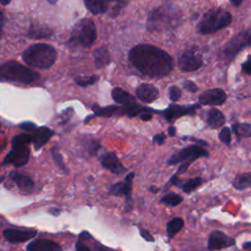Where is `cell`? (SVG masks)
<instances>
[{
    "instance_id": "1",
    "label": "cell",
    "mask_w": 251,
    "mask_h": 251,
    "mask_svg": "<svg viewBox=\"0 0 251 251\" xmlns=\"http://www.w3.org/2000/svg\"><path fill=\"white\" fill-rule=\"evenodd\" d=\"M132 66L150 77H163L174 69L173 58L163 49L151 44H138L128 53Z\"/></svg>"
},
{
    "instance_id": "2",
    "label": "cell",
    "mask_w": 251,
    "mask_h": 251,
    "mask_svg": "<svg viewBox=\"0 0 251 251\" xmlns=\"http://www.w3.org/2000/svg\"><path fill=\"white\" fill-rule=\"evenodd\" d=\"M57 59L54 47L46 43H37L26 48L23 53V60L30 67L49 69Z\"/></svg>"
},
{
    "instance_id": "3",
    "label": "cell",
    "mask_w": 251,
    "mask_h": 251,
    "mask_svg": "<svg viewBox=\"0 0 251 251\" xmlns=\"http://www.w3.org/2000/svg\"><path fill=\"white\" fill-rule=\"evenodd\" d=\"M180 11L173 6H161L154 9L148 16L147 29L151 31L174 28L179 25Z\"/></svg>"
},
{
    "instance_id": "4",
    "label": "cell",
    "mask_w": 251,
    "mask_h": 251,
    "mask_svg": "<svg viewBox=\"0 0 251 251\" xmlns=\"http://www.w3.org/2000/svg\"><path fill=\"white\" fill-rule=\"evenodd\" d=\"M231 22V15L221 8H213L204 14L199 24L197 25V31L201 34H209L218 31Z\"/></svg>"
},
{
    "instance_id": "5",
    "label": "cell",
    "mask_w": 251,
    "mask_h": 251,
    "mask_svg": "<svg viewBox=\"0 0 251 251\" xmlns=\"http://www.w3.org/2000/svg\"><path fill=\"white\" fill-rule=\"evenodd\" d=\"M1 78L9 81H16L22 83H31L37 80L40 75L38 73L31 71L18 62H6L1 66Z\"/></svg>"
},
{
    "instance_id": "6",
    "label": "cell",
    "mask_w": 251,
    "mask_h": 251,
    "mask_svg": "<svg viewBox=\"0 0 251 251\" xmlns=\"http://www.w3.org/2000/svg\"><path fill=\"white\" fill-rule=\"evenodd\" d=\"M96 27L90 19H82L74 26L70 42L78 44L82 47H90L96 39Z\"/></svg>"
},
{
    "instance_id": "7",
    "label": "cell",
    "mask_w": 251,
    "mask_h": 251,
    "mask_svg": "<svg viewBox=\"0 0 251 251\" xmlns=\"http://www.w3.org/2000/svg\"><path fill=\"white\" fill-rule=\"evenodd\" d=\"M251 44V29L244 30L231 38L224 47L221 56L226 62L231 61L243 48Z\"/></svg>"
},
{
    "instance_id": "8",
    "label": "cell",
    "mask_w": 251,
    "mask_h": 251,
    "mask_svg": "<svg viewBox=\"0 0 251 251\" xmlns=\"http://www.w3.org/2000/svg\"><path fill=\"white\" fill-rule=\"evenodd\" d=\"M208 155H209L208 152L202 147L197 145H190L172 155V157L168 161V164L176 165L178 163H185L190 165L192 162H194L198 158L207 157Z\"/></svg>"
},
{
    "instance_id": "9",
    "label": "cell",
    "mask_w": 251,
    "mask_h": 251,
    "mask_svg": "<svg viewBox=\"0 0 251 251\" xmlns=\"http://www.w3.org/2000/svg\"><path fill=\"white\" fill-rule=\"evenodd\" d=\"M203 64L202 57L193 50L183 52L178 58V67L182 72H193Z\"/></svg>"
},
{
    "instance_id": "10",
    "label": "cell",
    "mask_w": 251,
    "mask_h": 251,
    "mask_svg": "<svg viewBox=\"0 0 251 251\" xmlns=\"http://www.w3.org/2000/svg\"><path fill=\"white\" fill-rule=\"evenodd\" d=\"M29 152L27 146H12V150L7 154L3 161V166L10 164L15 167L24 166L29 158Z\"/></svg>"
},
{
    "instance_id": "11",
    "label": "cell",
    "mask_w": 251,
    "mask_h": 251,
    "mask_svg": "<svg viewBox=\"0 0 251 251\" xmlns=\"http://www.w3.org/2000/svg\"><path fill=\"white\" fill-rule=\"evenodd\" d=\"M235 244V240L232 237L227 236L221 230H214L208 239V248L210 250H218L226 247H230Z\"/></svg>"
},
{
    "instance_id": "12",
    "label": "cell",
    "mask_w": 251,
    "mask_h": 251,
    "mask_svg": "<svg viewBox=\"0 0 251 251\" xmlns=\"http://www.w3.org/2000/svg\"><path fill=\"white\" fill-rule=\"evenodd\" d=\"M200 108L199 104L188 105V106H180V105H171L164 112L163 115L168 121H173L177 119L178 117L184 115H194L196 109Z\"/></svg>"
},
{
    "instance_id": "13",
    "label": "cell",
    "mask_w": 251,
    "mask_h": 251,
    "mask_svg": "<svg viewBox=\"0 0 251 251\" xmlns=\"http://www.w3.org/2000/svg\"><path fill=\"white\" fill-rule=\"evenodd\" d=\"M226 99V92L220 88L206 90L199 96V102L203 105H222Z\"/></svg>"
},
{
    "instance_id": "14",
    "label": "cell",
    "mask_w": 251,
    "mask_h": 251,
    "mask_svg": "<svg viewBox=\"0 0 251 251\" xmlns=\"http://www.w3.org/2000/svg\"><path fill=\"white\" fill-rule=\"evenodd\" d=\"M35 235V230H25L18 228H6L3 230V236L5 237V239L12 243L25 242L28 239L33 238Z\"/></svg>"
},
{
    "instance_id": "15",
    "label": "cell",
    "mask_w": 251,
    "mask_h": 251,
    "mask_svg": "<svg viewBox=\"0 0 251 251\" xmlns=\"http://www.w3.org/2000/svg\"><path fill=\"white\" fill-rule=\"evenodd\" d=\"M101 165L112 172L115 175H122L126 172V168L123 166V164L120 162L118 157L113 152H106L104 153L101 158Z\"/></svg>"
},
{
    "instance_id": "16",
    "label": "cell",
    "mask_w": 251,
    "mask_h": 251,
    "mask_svg": "<svg viewBox=\"0 0 251 251\" xmlns=\"http://www.w3.org/2000/svg\"><path fill=\"white\" fill-rule=\"evenodd\" d=\"M27 251H62L61 246L49 239H34L27 246Z\"/></svg>"
},
{
    "instance_id": "17",
    "label": "cell",
    "mask_w": 251,
    "mask_h": 251,
    "mask_svg": "<svg viewBox=\"0 0 251 251\" xmlns=\"http://www.w3.org/2000/svg\"><path fill=\"white\" fill-rule=\"evenodd\" d=\"M136 96L145 103H151L155 101L159 96L158 89L149 83H142L136 89Z\"/></svg>"
},
{
    "instance_id": "18",
    "label": "cell",
    "mask_w": 251,
    "mask_h": 251,
    "mask_svg": "<svg viewBox=\"0 0 251 251\" xmlns=\"http://www.w3.org/2000/svg\"><path fill=\"white\" fill-rule=\"evenodd\" d=\"M54 131L47 127V126H41L36 128L34 131H32L31 137H32V144L34 146V149L38 150L40 149L53 135Z\"/></svg>"
},
{
    "instance_id": "19",
    "label": "cell",
    "mask_w": 251,
    "mask_h": 251,
    "mask_svg": "<svg viewBox=\"0 0 251 251\" xmlns=\"http://www.w3.org/2000/svg\"><path fill=\"white\" fill-rule=\"evenodd\" d=\"M133 176H134V173H129L124 182H118L115 183L114 185H112L110 187V193L114 194V195H125L127 196L130 194V190H131V186H132V180H133Z\"/></svg>"
},
{
    "instance_id": "20",
    "label": "cell",
    "mask_w": 251,
    "mask_h": 251,
    "mask_svg": "<svg viewBox=\"0 0 251 251\" xmlns=\"http://www.w3.org/2000/svg\"><path fill=\"white\" fill-rule=\"evenodd\" d=\"M8 176L24 192H29L33 187L32 179L26 175H24V174H21L18 172H11Z\"/></svg>"
},
{
    "instance_id": "21",
    "label": "cell",
    "mask_w": 251,
    "mask_h": 251,
    "mask_svg": "<svg viewBox=\"0 0 251 251\" xmlns=\"http://www.w3.org/2000/svg\"><path fill=\"white\" fill-rule=\"evenodd\" d=\"M83 1H84L85 7L90 13L94 15H98V14L106 13L110 8V4L118 0H83Z\"/></svg>"
},
{
    "instance_id": "22",
    "label": "cell",
    "mask_w": 251,
    "mask_h": 251,
    "mask_svg": "<svg viewBox=\"0 0 251 251\" xmlns=\"http://www.w3.org/2000/svg\"><path fill=\"white\" fill-rule=\"evenodd\" d=\"M53 34V30L46 25L40 24H31L27 32L28 37L33 39H40V38H47Z\"/></svg>"
},
{
    "instance_id": "23",
    "label": "cell",
    "mask_w": 251,
    "mask_h": 251,
    "mask_svg": "<svg viewBox=\"0 0 251 251\" xmlns=\"http://www.w3.org/2000/svg\"><path fill=\"white\" fill-rule=\"evenodd\" d=\"M95 115L97 116H122L124 114H126V108L124 107H118V106H107L104 108L98 107V105H93L92 107Z\"/></svg>"
},
{
    "instance_id": "24",
    "label": "cell",
    "mask_w": 251,
    "mask_h": 251,
    "mask_svg": "<svg viewBox=\"0 0 251 251\" xmlns=\"http://www.w3.org/2000/svg\"><path fill=\"white\" fill-rule=\"evenodd\" d=\"M112 97L116 102L124 106H130L135 104V100L133 96L128 92H126V90L119 87H116L112 90Z\"/></svg>"
},
{
    "instance_id": "25",
    "label": "cell",
    "mask_w": 251,
    "mask_h": 251,
    "mask_svg": "<svg viewBox=\"0 0 251 251\" xmlns=\"http://www.w3.org/2000/svg\"><path fill=\"white\" fill-rule=\"evenodd\" d=\"M225 116L224 114L215 108H212L207 113V124L212 128H218L224 126L225 124Z\"/></svg>"
},
{
    "instance_id": "26",
    "label": "cell",
    "mask_w": 251,
    "mask_h": 251,
    "mask_svg": "<svg viewBox=\"0 0 251 251\" xmlns=\"http://www.w3.org/2000/svg\"><path fill=\"white\" fill-rule=\"evenodd\" d=\"M94 63L97 68H103L110 63V54L106 47L102 46L94 51Z\"/></svg>"
},
{
    "instance_id": "27",
    "label": "cell",
    "mask_w": 251,
    "mask_h": 251,
    "mask_svg": "<svg viewBox=\"0 0 251 251\" xmlns=\"http://www.w3.org/2000/svg\"><path fill=\"white\" fill-rule=\"evenodd\" d=\"M233 186L238 190L251 187V172L237 175L233 179Z\"/></svg>"
},
{
    "instance_id": "28",
    "label": "cell",
    "mask_w": 251,
    "mask_h": 251,
    "mask_svg": "<svg viewBox=\"0 0 251 251\" xmlns=\"http://www.w3.org/2000/svg\"><path fill=\"white\" fill-rule=\"evenodd\" d=\"M232 131L239 138L251 137V125L248 123H237L232 125Z\"/></svg>"
},
{
    "instance_id": "29",
    "label": "cell",
    "mask_w": 251,
    "mask_h": 251,
    "mask_svg": "<svg viewBox=\"0 0 251 251\" xmlns=\"http://www.w3.org/2000/svg\"><path fill=\"white\" fill-rule=\"evenodd\" d=\"M183 220L181 218H175L167 224V233L170 237L175 236L183 227Z\"/></svg>"
},
{
    "instance_id": "30",
    "label": "cell",
    "mask_w": 251,
    "mask_h": 251,
    "mask_svg": "<svg viewBox=\"0 0 251 251\" xmlns=\"http://www.w3.org/2000/svg\"><path fill=\"white\" fill-rule=\"evenodd\" d=\"M30 142H32V137L30 134L21 133L13 137L12 146H27Z\"/></svg>"
},
{
    "instance_id": "31",
    "label": "cell",
    "mask_w": 251,
    "mask_h": 251,
    "mask_svg": "<svg viewBox=\"0 0 251 251\" xmlns=\"http://www.w3.org/2000/svg\"><path fill=\"white\" fill-rule=\"evenodd\" d=\"M161 201L163 203H165L166 205H168V206L175 207V206H177L182 201V197L178 194L171 193V194H168V195L164 196Z\"/></svg>"
},
{
    "instance_id": "32",
    "label": "cell",
    "mask_w": 251,
    "mask_h": 251,
    "mask_svg": "<svg viewBox=\"0 0 251 251\" xmlns=\"http://www.w3.org/2000/svg\"><path fill=\"white\" fill-rule=\"evenodd\" d=\"M201 183H202V178L201 177L191 178V179L185 181L182 184V190L186 193H189V192L193 191L194 189H196L198 186H200Z\"/></svg>"
},
{
    "instance_id": "33",
    "label": "cell",
    "mask_w": 251,
    "mask_h": 251,
    "mask_svg": "<svg viewBox=\"0 0 251 251\" xmlns=\"http://www.w3.org/2000/svg\"><path fill=\"white\" fill-rule=\"evenodd\" d=\"M98 76L97 75H91V76H84V77H77L75 78V82L80 86H89L91 84H94L97 82Z\"/></svg>"
},
{
    "instance_id": "34",
    "label": "cell",
    "mask_w": 251,
    "mask_h": 251,
    "mask_svg": "<svg viewBox=\"0 0 251 251\" xmlns=\"http://www.w3.org/2000/svg\"><path fill=\"white\" fill-rule=\"evenodd\" d=\"M51 153H52V157H53L55 163L57 164V166H58L61 170L66 171V166H65V164H64V162H63V158H62V155H61L60 152H59L58 147H56V146L53 147V148L51 149Z\"/></svg>"
},
{
    "instance_id": "35",
    "label": "cell",
    "mask_w": 251,
    "mask_h": 251,
    "mask_svg": "<svg viewBox=\"0 0 251 251\" xmlns=\"http://www.w3.org/2000/svg\"><path fill=\"white\" fill-rule=\"evenodd\" d=\"M219 138H220V140H221L224 144L229 145L230 139H231V137H230V129H229L228 127H226V126L223 127V128L221 129L220 133H219Z\"/></svg>"
},
{
    "instance_id": "36",
    "label": "cell",
    "mask_w": 251,
    "mask_h": 251,
    "mask_svg": "<svg viewBox=\"0 0 251 251\" xmlns=\"http://www.w3.org/2000/svg\"><path fill=\"white\" fill-rule=\"evenodd\" d=\"M169 95H170V99L173 101V102H176L177 101L180 96H181V91L180 89L177 87V86H172L170 88V92H169Z\"/></svg>"
},
{
    "instance_id": "37",
    "label": "cell",
    "mask_w": 251,
    "mask_h": 251,
    "mask_svg": "<svg viewBox=\"0 0 251 251\" xmlns=\"http://www.w3.org/2000/svg\"><path fill=\"white\" fill-rule=\"evenodd\" d=\"M75 249H76V251H91L90 248L84 243V239L80 235H79L78 240L76 241Z\"/></svg>"
},
{
    "instance_id": "38",
    "label": "cell",
    "mask_w": 251,
    "mask_h": 251,
    "mask_svg": "<svg viewBox=\"0 0 251 251\" xmlns=\"http://www.w3.org/2000/svg\"><path fill=\"white\" fill-rule=\"evenodd\" d=\"M20 127H22L23 129L27 130V131H34L36 129V126L30 122H25V123L21 124Z\"/></svg>"
},
{
    "instance_id": "39",
    "label": "cell",
    "mask_w": 251,
    "mask_h": 251,
    "mask_svg": "<svg viewBox=\"0 0 251 251\" xmlns=\"http://www.w3.org/2000/svg\"><path fill=\"white\" fill-rule=\"evenodd\" d=\"M242 70L245 74L251 75V56L242 64Z\"/></svg>"
},
{
    "instance_id": "40",
    "label": "cell",
    "mask_w": 251,
    "mask_h": 251,
    "mask_svg": "<svg viewBox=\"0 0 251 251\" xmlns=\"http://www.w3.org/2000/svg\"><path fill=\"white\" fill-rule=\"evenodd\" d=\"M183 86L185 89L191 91V92H196L198 90V87L192 82V81H189V80H186L183 82Z\"/></svg>"
},
{
    "instance_id": "41",
    "label": "cell",
    "mask_w": 251,
    "mask_h": 251,
    "mask_svg": "<svg viewBox=\"0 0 251 251\" xmlns=\"http://www.w3.org/2000/svg\"><path fill=\"white\" fill-rule=\"evenodd\" d=\"M165 139H166V135L165 133H159V134H156L154 137H153V142L159 144V145H162L164 144L165 142Z\"/></svg>"
},
{
    "instance_id": "42",
    "label": "cell",
    "mask_w": 251,
    "mask_h": 251,
    "mask_svg": "<svg viewBox=\"0 0 251 251\" xmlns=\"http://www.w3.org/2000/svg\"><path fill=\"white\" fill-rule=\"evenodd\" d=\"M133 207V201L131 198V195H127L126 196V206H125V211L126 212H129Z\"/></svg>"
},
{
    "instance_id": "43",
    "label": "cell",
    "mask_w": 251,
    "mask_h": 251,
    "mask_svg": "<svg viewBox=\"0 0 251 251\" xmlns=\"http://www.w3.org/2000/svg\"><path fill=\"white\" fill-rule=\"evenodd\" d=\"M139 231H140L141 236H142L145 240L150 241V242H153V241H154V237L149 233V231H147V230L144 229V228H139Z\"/></svg>"
},
{
    "instance_id": "44",
    "label": "cell",
    "mask_w": 251,
    "mask_h": 251,
    "mask_svg": "<svg viewBox=\"0 0 251 251\" xmlns=\"http://www.w3.org/2000/svg\"><path fill=\"white\" fill-rule=\"evenodd\" d=\"M140 119L142 121H149L152 119V114L149 112V109H147L142 114H140Z\"/></svg>"
},
{
    "instance_id": "45",
    "label": "cell",
    "mask_w": 251,
    "mask_h": 251,
    "mask_svg": "<svg viewBox=\"0 0 251 251\" xmlns=\"http://www.w3.org/2000/svg\"><path fill=\"white\" fill-rule=\"evenodd\" d=\"M168 131H169V134H170L171 136H175V135H176V127H175L174 126H171L169 127Z\"/></svg>"
},
{
    "instance_id": "46",
    "label": "cell",
    "mask_w": 251,
    "mask_h": 251,
    "mask_svg": "<svg viewBox=\"0 0 251 251\" xmlns=\"http://www.w3.org/2000/svg\"><path fill=\"white\" fill-rule=\"evenodd\" d=\"M171 182H172L173 184H175V185H177V184L180 183V181L177 179V176H172Z\"/></svg>"
},
{
    "instance_id": "47",
    "label": "cell",
    "mask_w": 251,
    "mask_h": 251,
    "mask_svg": "<svg viewBox=\"0 0 251 251\" xmlns=\"http://www.w3.org/2000/svg\"><path fill=\"white\" fill-rule=\"evenodd\" d=\"M242 1H243V0H230L231 4H232L233 6H235V7H238L239 5H241Z\"/></svg>"
},
{
    "instance_id": "48",
    "label": "cell",
    "mask_w": 251,
    "mask_h": 251,
    "mask_svg": "<svg viewBox=\"0 0 251 251\" xmlns=\"http://www.w3.org/2000/svg\"><path fill=\"white\" fill-rule=\"evenodd\" d=\"M50 213H51L52 215H55V216H57V215H59V214L61 213V211H60L59 209H56V208H52V209L50 210Z\"/></svg>"
},
{
    "instance_id": "49",
    "label": "cell",
    "mask_w": 251,
    "mask_h": 251,
    "mask_svg": "<svg viewBox=\"0 0 251 251\" xmlns=\"http://www.w3.org/2000/svg\"><path fill=\"white\" fill-rule=\"evenodd\" d=\"M244 250H251V242H246L243 244Z\"/></svg>"
},
{
    "instance_id": "50",
    "label": "cell",
    "mask_w": 251,
    "mask_h": 251,
    "mask_svg": "<svg viewBox=\"0 0 251 251\" xmlns=\"http://www.w3.org/2000/svg\"><path fill=\"white\" fill-rule=\"evenodd\" d=\"M0 1H1L2 5H7V4H9L11 2V0H0Z\"/></svg>"
},
{
    "instance_id": "51",
    "label": "cell",
    "mask_w": 251,
    "mask_h": 251,
    "mask_svg": "<svg viewBox=\"0 0 251 251\" xmlns=\"http://www.w3.org/2000/svg\"><path fill=\"white\" fill-rule=\"evenodd\" d=\"M49 3H51V4H54V3H56L57 2V0H47Z\"/></svg>"
},
{
    "instance_id": "52",
    "label": "cell",
    "mask_w": 251,
    "mask_h": 251,
    "mask_svg": "<svg viewBox=\"0 0 251 251\" xmlns=\"http://www.w3.org/2000/svg\"><path fill=\"white\" fill-rule=\"evenodd\" d=\"M150 190H152V191H157L158 189L155 188V187H150Z\"/></svg>"
}]
</instances>
